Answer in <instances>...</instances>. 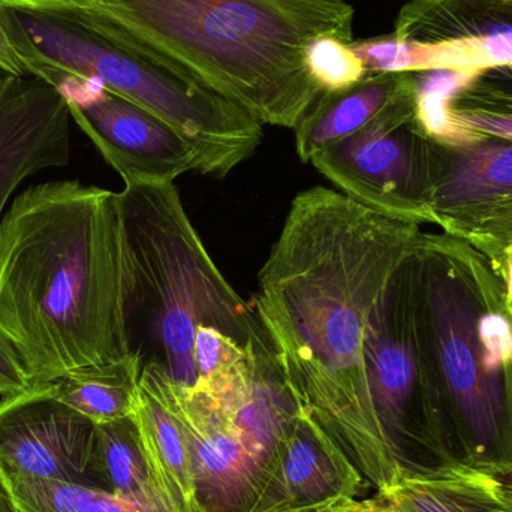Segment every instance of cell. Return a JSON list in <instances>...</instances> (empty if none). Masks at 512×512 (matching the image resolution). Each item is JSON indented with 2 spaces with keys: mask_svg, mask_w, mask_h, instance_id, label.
<instances>
[{
  "mask_svg": "<svg viewBox=\"0 0 512 512\" xmlns=\"http://www.w3.org/2000/svg\"><path fill=\"white\" fill-rule=\"evenodd\" d=\"M411 251V227L334 189L300 192L258 274L255 312L301 411L378 492L400 474L367 384L370 316Z\"/></svg>",
  "mask_w": 512,
  "mask_h": 512,
  "instance_id": "1",
  "label": "cell"
},
{
  "mask_svg": "<svg viewBox=\"0 0 512 512\" xmlns=\"http://www.w3.org/2000/svg\"><path fill=\"white\" fill-rule=\"evenodd\" d=\"M132 271L117 192L29 186L0 219V322L32 387L134 354Z\"/></svg>",
  "mask_w": 512,
  "mask_h": 512,
  "instance_id": "2",
  "label": "cell"
},
{
  "mask_svg": "<svg viewBox=\"0 0 512 512\" xmlns=\"http://www.w3.org/2000/svg\"><path fill=\"white\" fill-rule=\"evenodd\" d=\"M113 41L251 113L295 129L322 90L306 51L352 44L346 0H77Z\"/></svg>",
  "mask_w": 512,
  "mask_h": 512,
  "instance_id": "3",
  "label": "cell"
},
{
  "mask_svg": "<svg viewBox=\"0 0 512 512\" xmlns=\"http://www.w3.org/2000/svg\"><path fill=\"white\" fill-rule=\"evenodd\" d=\"M27 75L57 87L98 84L173 126L197 147L204 176L224 179L251 158L262 123L239 105L128 50L77 0H0Z\"/></svg>",
  "mask_w": 512,
  "mask_h": 512,
  "instance_id": "4",
  "label": "cell"
},
{
  "mask_svg": "<svg viewBox=\"0 0 512 512\" xmlns=\"http://www.w3.org/2000/svg\"><path fill=\"white\" fill-rule=\"evenodd\" d=\"M117 197L132 271L131 319L144 316L152 345L143 364L194 388L201 327L218 328L259 357L277 361L258 315L210 258L174 183H125Z\"/></svg>",
  "mask_w": 512,
  "mask_h": 512,
  "instance_id": "5",
  "label": "cell"
},
{
  "mask_svg": "<svg viewBox=\"0 0 512 512\" xmlns=\"http://www.w3.org/2000/svg\"><path fill=\"white\" fill-rule=\"evenodd\" d=\"M411 280L406 258L379 295L364 346L373 408L402 481L468 469L454 457L436 390L424 373Z\"/></svg>",
  "mask_w": 512,
  "mask_h": 512,
  "instance_id": "6",
  "label": "cell"
},
{
  "mask_svg": "<svg viewBox=\"0 0 512 512\" xmlns=\"http://www.w3.org/2000/svg\"><path fill=\"white\" fill-rule=\"evenodd\" d=\"M429 315L436 396L454 457L472 471L512 480V393L504 372L484 358L474 310L441 279L430 286Z\"/></svg>",
  "mask_w": 512,
  "mask_h": 512,
  "instance_id": "7",
  "label": "cell"
},
{
  "mask_svg": "<svg viewBox=\"0 0 512 512\" xmlns=\"http://www.w3.org/2000/svg\"><path fill=\"white\" fill-rule=\"evenodd\" d=\"M412 83L366 128L313 156L310 164L352 200L400 219L423 206V144Z\"/></svg>",
  "mask_w": 512,
  "mask_h": 512,
  "instance_id": "8",
  "label": "cell"
},
{
  "mask_svg": "<svg viewBox=\"0 0 512 512\" xmlns=\"http://www.w3.org/2000/svg\"><path fill=\"white\" fill-rule=\"evenodd\" d=\"M57 89L74 123L123 182L174 183L201 173L197 147L155 114L87 81L66 78Z\"/></svg>",
  "mask_w": 512,
  "mask_h": 512,
  "instance_id": "9",
  "label": "cell"
},
{
  "mask_svg": "<svg viewBox=\"0 0 512 512\" xmlns=\"http://www.w3.org/2000/svg\"><path fill=\"white\" fill-rule=\"evenodd\" d=\"M96 424L57 400L47 384L0 396V477L101 490Z\"/></svg>",
  "mask_w": 512,
  "mask_h": 512,
  "instance_id": "10",
  "label": "cell"
},
{
  "mask_svg": "<svg viewBox=\"0 0 512 512\" xmlns=\"http://www.w3.org/2000/svg\"><path fill=\"white\" fill-rule=\"evenodd\" d=\"M176 415L191 451L197 501L203 512H252L264 490L230 415L203 391L176 384L159 367L143 364Z\"/></svg>",
  "mask_w": 512,
  "mask_h": 512,
  "instance_id": "11",
  "label": "cell"
},
{
  "mask_svg": "<svg viewBox=\"0 0 512 512\" xmlns=\"http://www.w3.org/2000/svg\"><path fill=\"white\" fill-rule=\"evenodd\" d=\"M71 122L62 90L35 77L0 74V219L26 180L69 165Z\"/></svg>",
  "mask_w": 512,
  "mask_h": 512,
  "instance_id": "12",
  "label": "cell"
},
{
  "mask_svg": "<svg viewBox=\"0 0 512 512\" xmlns=\"http://www.w3.org/2000/svg\"><path fill=\"white\" fill-rule=\"evenodd\" d=\"M342 448L301 412L252 512H312L355 501L366 487Z\"/></svg>",
  "mask_w": 512,
  "mask_h": 512,
  "instance_id": "13",
  "label": "cell"
},
{
  "mask_svg": "<svg viewBox=\"0 0 512 512\" xmlns=\"http://www.w3.org/2000/svg\"><path fill=\"white\" fill-rule=\"evenodd\" d=\"M412 80L414 74H370L345 89L322 92L295 126L298 158L307 164L318 153L358 134Z\"/></svg>",
  "mask_w": 512,
  "mask_h": 512,
  "instance_id": "14",
  "label": "cell"
},
{
  "mask_svg": "<svg viewBox=\"0 0 512 512\" xmlns=\"http://www.w3.org/2000/svg\"><path fill=\"white\" fill-rule=\"evenodd\" d=\"M134 417L153 468L171 501L182 512H203L197 501L191 451L185 433L146 369H141Z\"/></svg>",
  "mask_w": 512,
  "mask_h": 512,
  "instance_id": "15",
  "label": "cell"
},
{
  "mask_svg": "<svg viewBox=\"0 0 512 512\" xmlns=\"http://www.w3.org/2000/svg\"><path fill=\"white\" fill-rule=\"evenodd\" d=\"M499 483V478L466 469L405 480L352 505L375 512H512Z\"/></svg>",
  "mask_w": 512,
  "mask_h": 512,
  "instance_id": "16",
  "label": "cell"
},
{
  "mask_svg": "<svg viewBox=\"0 0 512 512\" xmlns=\"http://www.w3.org/2000/svg\"><path fill=\"white\" fill-rule=\"evenodd\" d=\"M95 468L104 492L132 501L173 502L153 468L134 415L96 424Z\"/></svg>",
  "mask_w": 512,
  "mask_h": 512,
  "instance_id": "17",
  "label": "cell"
},
{
  "mask_svg": "<svg viewBox=\"0 0 512 512\" xmlns=\"http://www.w3.org/2000/svg\"><path fill=\"white\" fill-rule=\"evenodd\" d=\"M143 361L137 352L104 366L84 367L48 382L53 396L95 424L134 415Z\"/></svg>",
  "mask_w": 512,
  "mask_h": 512,
  "instance_id": "18",
  "label": "cell"
},
{
  "mask_svg": "<svg viewBox=\"0 0 512 512\" xmlns=\"http://www.w3.org/2000/svg\"><path fill=\"white\" fill-rule=\"evenodd\" d=\"M512 30L511 0H412L403 6L393 35L438 42Z\"/></svg>",
  "mask_w": 512,
  "mask_h": 512,
  "instance_id": "19",
  "label": "cell"
},
{
  "mask_svg": "<svg viewBox=\"0 0 512 512\" xmlns=\"http://www.w3.org/2000/svg\"><path fill=\"white\" fill-rule=\"evenodd\" d=\"M441 210L512 203V141L466 150L435 192Z\"/></svg>",
  "mask_w": 512,
  "mask_h": 512,
  "instance_id": "20",
  "label": "cell"
},
{
  "mask_svg": "<svg viewBox=\"0 0 512 512\" xmlns=\"http://www.w3.org/2000/svg\"><path fill=\"white\" fill-rule=\"evenodd\" d=\"M0 480L18 512H182L170 501H132L78 484Z\"/></svg>",
  "mask_w": 512,
  "mask_h": 512,
  "instance_id": "21",
  "label": "cell"
},
{
  "mask_svg": "<svg viewBox=\"0 0 512 512\" xmlns=\"http://www.w3.org/2000/svg\"><path fill=\"white\" fill-rule=\"evenodd\" d=\"M512 65V30L448 41H412L411 68L420 72L490 69Z\"/></svg>",
  "mask_w": 512,
  "mask_h": 512,
  "instance_id": "22",
  "label": "cell"
},
{
  "mask_svg": "<svg viewBox=\"0 0 512 512\" xmlns=\"http://www.w3.org/2000/svg\"><path fill=\"white\" fill-rule=\"evenodd\" d=\"M306 66L322 92L345 89L370 75L352 45L331 36L309 45Z\"/></svg>",
  "mask_w": 512,
  "mask_h": 512,
  "instance_id": "23",
  "label": "cell"
},
{
  "mask_svg": "<svg viewBox=\"0 0 512 512\" xmlns=\"http://www.w3.org/2000/svg\"><path fill=\"white\" fill-rule=\"evenodd\" d=\"M29 388H32V381L23 354L0 322V396Z\"/></svg>",
  "mask_w": 512,
  "mask_h": 512,
  "instance_id": "24",
  "label": "cell"
},
{
  "mask_svg": "<svg viewBox=\"0 0 512 512\" xmlns=\"http://www.w3.org/2000/svg\"><path fill=\"white\" fill-rule=\"evenodd\" d=\"M478 337L487 364L492 369L501 370L512 357L510 325L501 316H486L478 322Z\"/></svg>",
  "mask_w": 512,
  "mask_h": 512,
  "instance_id": "25",
  "label": "cell"
},
{
  "mask_svg": "<svg viewBox=\"0 0 512 512\" xmlns=\"http://www.w3.org/2000/svg\"><path fill=\"white\" fill-rule=\"evenodd\" d=\"M0 74L29 77L26 65L12 42L8 27V15H6V9L2 2H0Z\"/></svg>",
  "mask_w": 512,
  "mask_h": 512,
  "instance_id": "26",
  "label": "cell"
},
{
  "mask_svg": "<svg viewBox=\"0 0 512 512\" xmlns=\"http://www.w3.org/2000/svg\"><path fill=\"white\" fill-rule=\"evenodd\" d=\"M0 512H17L15 511L14 505H12L11 499H9L8 492H6L2 480H0Z\"/></svg>",
  "mask_w": 512,
  "mask_h": 512,
  "instance_id": "27",
  "label": "cell"
},
{
  "mask_svg": "<svg viewBox=\"0 0 512 512\" xmlns=\"http://www.w3.org/2000/svg\"><path fill=\"white\" fill-rule=\"evenodd\" d=\"M499 492H501L502 498L512 507V481L501 480V483H499Z\"/></svg>",
  "mask_w": 512,
  "mask_h": 512,
  "instance_id": "28",
  "label": "cell"
},
{
  "mask_svg": "<svg viewBox=\"0 0 512 512\" xmlns=\"http://www.w3.org/2000/svg\"><path fill=\"white\" fill-rule=\"evenodd\" d=\"M327 512H375V511H367L360 510V508L354 507L351 502H346V504L339 505V507L330 508V510H325Z\"/></svg>",
  "mask_w": 512,
  "mask_h": 512,
  "instance_id": "29",
  "label": "cell"
},
{
  "mask_svg": "<svg viewBox=\"0 0 512 512\" xmlns=\"http://www.w3.org/2000/svg\"><path fill=\"white\" fill-rule=\"evenodd\" d=\"M511 292H512V267H511Z\"/></svg>",
  "mask_w": 512,
  "mask_h": 512,
  "instance_id": "30",
  "label": "cell"
},
{
  "mask_svg": "<svg viewBox=\"0 0 512 512\" xmlns=\"http://www.w3.org/2000/svg\"><path fill=\"white\" fill-rule=\"evenodd\" d=\"M312 512H327V511H325V510H322V511H312Z\"/></svg>",
  "mask_w": 512,
  "mask_h": 512,
  "instance_id": "31",
  "label": "cell"
},
{
  "mask_svg": "<svg viewBox=\"0 0 512 512\" xmlns=\"http://www.w3.org/2000/svg\"><path fill=\"white\" fill-rule=\"evenodd\" d=\"M15 511H17V510H15ZM17 512H18V511H17Z\"/></svg>",
  "mask_w": 512,
  "mask_h": 512,
  "instance_id": "32",
  "label": "cell"
},
{
  "mask_svg": "<svg viewBox=\"0 0 512 512\" xmlns=\"http://www.w3.org/2000/svg\"><path fill=\"white\" fill-rule=\"evenodd\" d=\"M510 481H512V480H510Z\"/></svg>",
  "mask_w": 512,
  "mask_h": 512,
  "instance_id": "33",
  "label": "cell"
},
{
  "mask_svg": "<svg viewBox=\"0 0 512 512\" xmlns=\"http://www.w3.org/2000/svg\"><path fill=\"white\" fill-rule=\"evenodd\" d=\"M511 2H512V0H511Z\"/></svg>",
  "mask_w": 512,
  "mask_h": 512,
  "instance_id": "34",
  "label": "cell"
}]
</instances>
